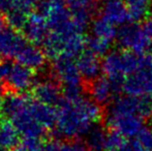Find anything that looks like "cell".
Returning a JSON list of instances; mask_svg holds the SVG:
<instances>
[{
	"label": "cell",
	"instance_id": "cell-1",
	"mask_svg": "<svg viewBox=\"0 0 152 151\" xmlns=\"http://www.w3.org/2000/svg\"><path fill=\"white\" fill-rule=\"evenodd\" d=\"M57 131L64 140H75L86 136L92 125L104 122L106 110L84 96L76 101L62 97L58 107Z\"/></svg>",
	"mask_w": 152,
	"mask_h": 151
},
{
	"label": "cell",
	"instance_id": "cell-2",
	"mask_svg": "<svg viewBox=\"0 0 152 151\" xmlns=\"http://www.w3.org/2000/svg\"><path fill=\"white\" fill-rule=\"evenodd\" d=\"M141 55L129 50L111 51L102 60V73L110 80L123 82L126 76L138 69Z\"/></svg>",
	"mask_w": 152,
	"mask_h": 151
},
{
	"label": "cell",
	"instance_id": "cell-3",
	"mask_svg": "<svg viewBox=\"0 0 152 151\" xmlns=\"http://www.w3.org/2000/svg\"><path fill=\"white\" fill-rule=\"evenodd\" d=\"M38 12L45 16L50 31L64 36L79 32L72 20V10L64 6L63 1L46 0L38 5Z\"/></svg>",
	"mask_w": 152,
	"mask_h": 151
},
{
	"label": "cell",
	"instance_id": "cell-4",
	"mask_svg": "<svg viewBox=\"0 0 152 151\" xmlns=\"http://www.w3.org/2000/svg\"><path fill=\"white\" fill-rule=\"evenodd\" d=\"M117 42L124 50H129L138 54L149 52L152 44V38L147 34L143 26L134 22L124 24L118 29Z\"/></svg>",
	"mask_w": 152,
	"mask_h": 151
},
{
	"label": "cell",
	"instance_id": "cell-5",
	"mask_svg": "<svg viewBox=\"0 0 152 151\" xmlns=\"http://www.w3.org/2000/svg\"><path fill=\"white\" fill-rule=\"evenodd\" d=\"M52 75L62 85V87L82 84V76L75 57L67 54H61L54 59Z\"/></svg>",
	"mask_w": 152,
	"mask_h": 151
},
{
	"label": "cell",
	"instance_id": "cell-6",
	"mask_svg": "<svg viewBox=\"0 0 152 151\" xmlns=\"http://www.w3.org/2000/svg\"><path fill=\"white\" fill-rule=\"evenodd\" d=\"M10 121L23 137H35L42 138V139L50 138V133H47L48 128H46L34 118V116L29 110V106L15 115L10 119Z\"/></svg>",
	"mask_w": 152,
	"mask_h": 151
},
{
	"label": "cell",
	"instance_id": "cell-7",
	"mask_svg": "<svg viewBox=\"0 0 152 151\" xmlns=\"http://www.w3.org/2000/svg\"><path fill=\"white\" fill-rule=\"evenodd\" d=\"M104 123L108 128L116 129L126 138L138 136V133L144 127L143 126L144 119L137 114L117 115V116L106 115Z\"/></svg>",
	"mask_w": 152,
	"mask_h": 151
},
{
	"label": "cell",
	"instance_id": "cell-8",
	"mask_svg": "<svg viewBox=\"0 0 152 151\" xmlns=\"http://www.w3.org/2000/svg\"><path fill=\"white\" fill-rule=\"evenodd\" d=\"M22 31L26 39L36 46H39V44L42 46L50 33L46 18L39 12H31L29 14L27 22Z\"/></svg>",
	"mask_w": 152,
	"mask_h": 151
},
{
	"label": "cell",
	"instance_id": "cell-9",
	"mask_svg": "<svg viewBox=\"0 0 152 151\" xmlns=\"http://www.w3.org/2000/svg\"><path fill=\"white\" fill-rule=\"evenodd\" d=\"M34 82V75L32 69L21 63H14L12 69L6 80L4 81L5 87L10 92L20 93L28 90Z\"/></svg>",
	"mask_w": 152,
	"mask_h": 151
},
{
	"label": "cell",
	"instance_id": "cell-10",
	"mask_svg": "<svg viewBox=\"0 0 152 151\" xmlns=\"http://www.w3.org/2000/svg\"><path fill=\"white\" fill-rule=\"evenodd\" d=\"M26 42V37L17 32L16 29L10 26L3 27L0 30V58H16Z\"/></svg>",
	"mask_w": 152,
	"mask_h": 151
},
{
	"label": "cell",
	"instance_id": "cell-11",
	"mask_svg": "<svg viewBox=\"0 0 152 151\" xmlns=\"http://www.w3.org/2000/svg\"><path fill=\"white\" fill-rule=\"evenodd\" d=\"M100 16L115 26L132 22L127 5L123 0H104L100 8Z\"/></svg>",
	"mask_w": 152,
	"mask_h": 151
},
{
	"label": "cell",
	"instance_id": "cell-12",
	"mask_svg": "<svg viewBox=\"0 0 152 151\" xmlns=\"http://www.w3.org/2000/svg\"><path fill=\"white\" fill-rule=\"evenodd\" d=\"M86 91L89 92L92 101L104 108L112 103L113 98L116 95L112 83L106 76L97 77L93 81L89 82L86 86Z\"/></svg>",
	"mask_w": 152,
	"mask_h": 151
},
{
	"label": "cell",
	"instance_id": "cell-13",
	"mask_svg": "<svg viewBox=\"0 0 152 151\" xmlns=\"http://www.w3.org/2000/svg\"><path fill=\"white\" fill-rule=\"evenodd\" d=\"M33 96L36 101L47 105L58 107L63 95H61V90L56 80H44L39 81L33 88Z\"/></svg>",
	"mask_w": 152,
	"mask_h": 151
},
{
	"label": "cell",
	"instance_id": "cell-14",
	"mask_svg": "<svg viewBox=\"0 0 152 151\" xmlns=\"http://www.w3.org/2000/svg\"><path fill=\"white\" fill-rule=\"evenodd\" d=\"M78 66L82 78L86 82H91L94 79L99 77V73L102 71V64L97 55L90 51H84L80 56H78Z\"/></svg>",
	"mask_w": 152,
	"mask_h": 151
},
{
	"label": "cell",
	"instance_id": "cell-15",
	"mask_svg": "<svg viewBox=\"0 0 152 151\" xmlns=\"http://www.w3.org/2000/svg\"><path fill=\"white\" fill-rule=\"evenodd\" d=\"M29 110L34 116V118L46 128L53 129L55 125H57L58 109L56 110L53 106L31 99L29 104Z\"/></svg>",
	"mask_w": 152,
	"mask_h": 151
},
{
	"label": "cell",
	"instance_id": "cell-16",
	"mask_svg": "<svg viewBox=\"0 0 152 151\" xmlns=\"http://www.w3.org/2000/svg\"><path fill=\"white\" fill-rule=\"evenodd\" d=\"M16 59L19 63L30 69H39L46 62V54L44 50H40L38 46L28 44V42L23 46V48L17 54Z\"/></svg>",
	"mask_w": 152,
	"mask_h": 151
},
{
	"label": "cell",
	"instance_id": "cell-17",
	"mask_svg": "<svg viewBox=\"0 0 152 151\" xmlns=\"http://www.w3.org/2000/svg\"><path fill=\"white\" fill-rule=\"evenodd\" d=\"M31 101L28 95L20 94L17 92H10L2 99L1 115L4 118L12 119L23 109L27 108Z\"/></svg>",
	"mask_w": 152,
	"mask_h": 151
},
{
	"label": "cell",
	"instance_id": "cell-18",
	"mask_svg": "<svg viewBox=\"0 0 152 151\" xmlns=\"http://www.w3.org/2000/svg\"><path fill=\"white\" fill-rule=\"evenodd\" d=\"M139 96H132V95H120L117 98L113 99L110 104V107L106 115L117 116V115H138Z\"/></svg>",
	"mask_w": 152,
	"mask_h": 151
},
{
	"label": "cell",
	"instance_id": "cell-19",
	"mask_svg": "<svg viewBox=\"0 0 152 151\" xmlns=\"http://www.w3.org/2000/svg\"><path fill=\"white\" fill-rule=\"evenodd\" d=\"M108 128L104 122L94 123L90 131L86 133L85 142L90 151H104Z\"/></svg>",
	"mask_w": 152,
	"mask_h": 151
},
{
	"label": "cell",
	"instance_id": "cell-20",
	"mask_svg": "<svg viewBox=\"0 0 152 151\" xmlns=\"http://www.w3.org/2000/svg\"><path fill=\"white\" fill-rule=\"evenodd\" d=\"M19 131L12 121L6 119L0 121V147L12 150L20 143Z\"/></svg>",
	"mask_w": 152,
	"mask_h": 151
},
{
	"label": "cell",
	"instance_id": "cell-21",
	"mask_svg": "<svg viewBox=\"0 0 152 151\" xmlns=\"http://www.w3.org/2000/svg\"><path fill=\"white\" fill-rule=\"evenodd\" d=\"M64 46H65V36L53 31H50L48 37L42 44L46 56L52 59H55L59 55L63 54Z\"/></svg>",
	"mask_w": 152,
	"mask_h": 151
},
{
	"label": "cell",
	"instance_id": "cell-22",
	"mask_svg": "<svg viewBox=\"0 0 152 151\" xmlns=\"http://www.w3.org/2000/svg\"><path fill=\"white\" fill-rule=\"evenodd\" d=\"M91 31L92 34L95 36L104 38V39L110 40L112 42L113 40L117 38V33H118L116 26L109 21H107L102 16L93 20L91 25Z\"/></svg>",
	"mask_w": 152,
	"mask_h": 151
},
{
	"label": "cell",
	"instance_id": "cell-23",
	"mask_svg": "<svg viewBox=\"0 0 152 151\" xmlns=\"http://www.w3.org/2000/svg\"><path fill=\"white\" fill-rule=\"evenodd\" d=\"M127 5L132 22H139L148 16L151 0H124Z\"/></svg>",
	"mask_w": 152,
	"mask_h": 151
},
{
	"label": "cell",
	"instance_id": "cell-24",
	"mask_svg": "<svg viewBox=\"0 0 152 151\" xmlns=\"http://www.w3.org/2000/svg\"><path fill=\"white\" fill-rule=\"evenodd\" d=\"M112 42L107 40L104 38L91 35L90 37L86 38V48L93 54L99 56H106L110 52Z\"/></svg>",
	"mask_w": 152,
	"mask_h": 151
},
{
	"label": "cell",
	"instance_id": "cell-25",
	"mask_svg": "<svg viewBox=\"0 0 152 151\" xmlns=\"http://www.w3.org/2000/svg\"><path fill=\"white\" fill-rule=\"evenodd\" d=\"M29 14L30 12H25L23 9L15 8V9L10 10L5 14V22L8 26L16 29V30H23Z\"/></svg>",
	"mask_w": 152,
	"mask_h": 151
},
{
	"label": "cell",
	"instance_id": "cell-26",
	"mask_svg": "<svg viewBox=\"0 0 152 151\" xmlns=\"http://www.w3.org/2000/svg\"><path fill=\"white\" fill-rule=\"evenodd\" d=\"M108 128V127H107ZM127 138L114 128H108L104 151H117L127 143Z\"/></svg>",
	"mask_w": 152,
	"mask_h": 151
},
{
	"label": "cell",
	"instance_id": "cell-27",
	"mask_svg": "<svg viewBox=\"0 0 152 151\" xmlns=\"http://www.w3.org/2000/svg\"><path fill=\"white\" fill-rule=\"evenodd\" d=\"M138 115L143 119L148 120L152 117V96L151 95H141L139 96Z\"/></svg>",
	"mask_w": 152,
	"mask_h": 151
},
{
	"label": "cell",
	"instance_id": "cell-28",
	"mask_svg": "<svg viewBox=\"0 0 152 151\" xmlns=\"http://www.w3.org/2000/svg\"><path fill=\"white\" fill-rule=\"evenodd\" d=\"M137 139L141 142L145 149L152 151V129L150 127H143L137 136Z\"/></svg>",
	"mask_w": 152,
	"mask_h": 151
},
{
	"label": "cell",
	"instance_id": "cell-29",
	"mask_svg": "<svg viewBox=\"0 0 152 151\" xmlns=\"http://www.w3.org/2000/svg\"><path fill=\"white\" fill-rule=\"evenodd\" d=\"M14 63L10 59H2L0 60V81H5L7 76L10 75Z\"/></svg>",
	"mask_w": 152,
	"mask_h": 151
},
{
	"label": "cell",
	"instance_id": "cell-30",
	"mask_svg": "<svg viewBox=\"0 0 152 151\" xmlns=\"http://www.w3.org/2000/svg\"><path fill=\"white\" fill-rule=\"evenodd\" d=\"M60 142L61 140H55L52 138H49L47 142H44L39 151H58Z\"/></svg>",
	"mask_w": 152,
	"mask_h": 151
},
{
	"label": "cell",
	"instance_id": "cell-31",
	"mask_svg": "<svg viewBox=\"0 0 152 151\" xmlns=\"http://www.w3.org/2000/svg\"><path fill=\"white\" fill-rule=\"evenodd\" d=\"M69 8H79V7H93L94 0H67Z\"/></svg>",
	"mask_w": 152,
	"mask_h": 151
},
{
	"label": "cell",
	"instance_id": "cell-32",
	"mask_svg": "<svg viewBox=\"0 0 152 151\" xmlns=\"http://www.w3.org/2000/svg\"><path fill=\"white\" fill-rule=\"evenodd\" d=\"M143 28L145 29L147 34L152 38V14L148 15V16L145 18L144 24H143Z\"/></svg>",
	"mask_w": 152,
	"mask_h": 151
},
{
	"label": "cell",
	"instance_id": "cell-33",
	"mask_svg": "<svg viewBox=\"0 0 152 151\" xmlns=\"http://www.w3.org/2000/svg\"><path fill=\"white\" fill-rule=\"evenodd\" d=\"M27 1H28L32 6H34V5H37L38 6L40 3H42V2L46 1V0H27Z\"/></svg>",
	"mask_w": 152,
	"mask_h": 151
},
{
	"label": "cell",
	"instance_id": "cell-34",
	"mask_svg": "<svg viewBox=\"0 0 152 151\" xmlns=\"http://www.w3.org/2000/svg\"><path fill=\"white\" fill-rule=\"evenodd\" d=\"M4 27V20L2 18H0V30Z\"/></svg>",
	"mask_w": 152,
	"mask_h": 151
},
{
	"label": "cell",
	"instance_id": "cell-35",
	"mask_svg": "<svg viewBox=\"0 0 152 151\" xmlns=\"http://www.w3.org/2000/svg\"><path fill=\"white\" fill-rule=\"evenodd\" d=\"M148 127H150L152 129V117H150V118L148 119Z\"/></svg>",
	"mask_w": 152,
	"mask_h": 151
},
{
	"label": "cell",
	"instance_id": "cell-36",
	"mask_svg": "<svg viewBox=\"0 0 152 151\" xmlns=\"http://www.w3.org/2000/svg\"><path fill=\"white\" fill-rule=\"evenodd\" d=\"M1 108H2V99L0 98V113H1Z\"/></svg>",
	"mask_w": 152,
	"mask_h": 151
},
{
	"label": "cell",
	"instance_id": "cell-37",
	"mask_svg": "<svg viewBox=\"0 0 152 151\" xmlns=\"http://www.w3.org/2000/svg\"><path fill=\"white\" fill-rule=\"evenodd\" d=\"M2 91V86H1V84H0V92Z\"/></svg>",
	"mask_w": 152,
	"mask_h": 151
},
{
	"label": "cell",
	"instance_id": "cell-38",
	"mask_svg": "<svg viewBox=\"0 0 152 151\" xmlns=\"http://www.w3.org/2000/svg\"><path fill=\"white\" fill-rule=\"evenodd\" d=\"M144 151H151V150H144Z\"/></svg>",
	"mask_w": 152,
	"mask_h": 151
},
{
	"label": "cell",
	"instance_id": "cell-39",
	"mask_svg": "<svg viewBox=\"0 0 152 151\" xmlns=\"http://www.w3.org/2000/svg\"><path fill=\"white\" fill-rule=\"evenodd\" d=\"M151 3H152V0H151Z\"/></svg>",
	"mask_w": 152,
	"mask_h": 151
}]
</instances>
